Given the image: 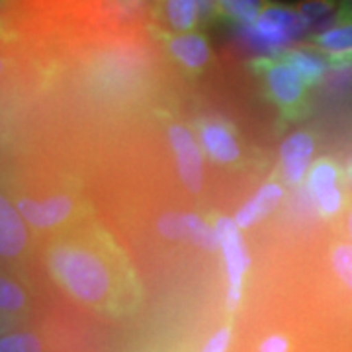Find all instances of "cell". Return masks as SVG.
Here are the masks:
<instances>
[{
  "label": "cell",
  "instance_id": "603a6c76",
  "mask_svg": "<svg viewBox=\"0 0 352 352\" xmlns=\"http://www.w3.org/2000/svg\"><path fill=\"white\" fill-rule=\"evenodd\" d=\"M231 339H233V323L227 321L206 340L200 352H227L231 346Z\"/></svg>",
  "mask_w": 352,
  "mask_h": 352
},
{
  "label": "cell",
  "instance_id": "3957f363",
  "mask_svg": "<svg viewBox=\"0 0 352 352\" xmlns=\"http://www.w3.org/2000/svg\"><path fill=\"white\" fill-rule=\"evenodd\" d=\"M241 41L256 53V57H278L284 51L309 39V30L296 6L268 2L258 18L249 25H239Z\"/></svg>",
  "mask_w": 352,
  "mask_h": 352
},
{
  "label": "cell",
  "instance_id": "9c48e42d",
  "mask_svg": "<svg viewBox=\"0 0 352 352\" xmlns=\"http://www.w3.org/2000/svg\"><path fill=\"white\" fill-rule=\"evenodd\" d=\"M340 166L333 159H317L305 178V188L314 201L317 214L331 219L344 206V194L340 190Z\"/></svg>",
  "mask_w": 352,
  "mask_h": 352
},
{
  "label": "cell",
  "instance_id": "5b68a950",
  "mask_svg": "<svg viewBox=\"0 0 352 352\" xmlns=\"http://www.w3.org/2000/svg\"><path fill=\"white\" fill-rule=\"evenodd\" d=\"M215 227V233L219 237V249L226 264L227 292H226V309L227 314L233 315L239 309L243 294H245V278L251 268V254L241 237L239 226L233 217L214 214L210 215Z\"/></svg>",
  "mask_w": 352,
  "mask_h": 352
},
{
  "label": "cell",
  "instance_id": "d6986e66",
  "mask_svg": "<svg viewBox=\"0 0 352 352\" xmlns=\"http://www.w3.org/2000/svg\"><path fill=\"white\" fill-rule=\"evenodd\" d=\"M0 309L4 319H20L28 311V296L12 276L0 280Z\"/></svg>",
  "mask_w": 352,
  "mask_h": 352
},
{
  "label": "cell",
  "instance_id": "8fae6325",
  "mask_svg": "<svg viewBox=\"0 0 352 352\" xmlns=\"http://www.w3.org/2000/svg\"><path fill=\"white\" fill-rule=\"evenodd\" d=\"M315 153V138L309 131H294L280 145V178L286 186H300L307 178Z\"/></svg>",
  "mask_w": 352,
  "mask_h": 352
},
{
  "label": "cell",
  "instance_id": "52a82bcc",
  "mask_svg": "<svg viewBox=\"0 0 352 352\" xmlns=\"http://www.w3.org/2000/svg\"><path fill=\"white\" fill-rule=\"evenodd\" d=\"M166 138L176 161V170L190 194H198L204 186V151L194 133L182 122L166 120Z\"/></svg>",
  "mask_w": 352,
  "mask_h": 352
},
{
  "label": "cell",
  "instance_id": "484cf974",
  "mask_svg": "<svg viewBox=\"0 0 352 352\" xmlns=\"http://www.w3.org/2000/svg\"><path fill=\"white\" fill-rule=\"evenodd\" d=\"M344 229H346V235H349V239L352 243V201L349 210H346V214H344Z\"/></svg>",
  "mask_w": 352,
  "mask_h": 352
},
{
  "label": "cell",
  "instance_id": "6da1fadb",
  "mask_svg": "<svg viewBox=\"0 0 352 352\" xmlns=\"http://www.w3.org/2000/svg\"><path fill=\"white\" fill-rule=\"evenodd\" d=\"M45 266L69 298L102 317L126 319L143 302L135 266L94 217L51 235Z\"/></svg>",
  "mask_w": 352,
  "mask_h": 352
},
{
  "label": "cell",
  "instance_id": "7a4b0ae2",
  "mask_svg": "<svg viewBox=\"0 0 352 352\" xmlns=\"http://www.w3.org/2000/svg\"><path fill=\"white\" fill-rule=\"evenodd\" d=\"M14 204L25 223L34 231L50 233L92 219V206L76 180H59L53 188H45L41 196L28 192L14 194Z\"/></svg>",
  "mask_w": 352,
  "mask_h": 352
},
{
  "label": "cell",
  "instance_id": "30bf717a",
  "mask_svg": "<svg viewBox=\"0 0 352 352\" xmlns=\"http://www.w3.org/2000/svg\"><path fill=\"white\" fill-rule=\"evenodd\" d=\"M159 233L164 239L184 241L190 245L200 247L206 252H217L219 249V237L215 233L212 219L201 217L200 214H164L157 221Z\"/></svg>",
  "mask_w": 352,
  "mask_h": 352
},
{
  "label": "cell",
  "instance_id": "44dd1931",
  "mask_svg": "<svg viewBox=\"0 0 352 352\" xmlns=\"http://www.w3.org/2000/svg\"><path fill=\"white\" fill-rule=\"evenodd\" d=\"M0 352H43V344L38 335L30 331H16L2 335Z\"/></svg>",
  "mask_w": 352,
  "mask_h": 352
},
{
  "label": "cell",
  "instance_id": "4fadbf2b",
  "mask_svg": "<svg viewBox=\"0 0 352 352\" xmlns=\"http://www.w3.org/2000/svg\"><path fill=\"white\" fill-rule=\"evenodd\" d=\"M284 192H286V184L280 178H276V176L268 178L235 212V215H233L235 223L239 226V229H249V227L261 223L280 206V201L284 198Z\"/></svg>",
  "mask_w": 352,
  "mask_h": 352
},
{
  "label": "cell",
  "instance_id": "ba28073f",
  "mask_svg": "<svg viewBox=\"0 0 352 352\" xmlns=\"http://www.w3.org/2000/svg\"><path fill=\"white\" fill-rule=\"evenodd\" d=\"M196 133L204 155L219 166H241L243 147L237 129L219 118H201L196 122Z\"/></svg>",
  "mask_w": 352,
  "mask_h": 352
},
{
  "label": "cell",
  "instance_id": "ac0fdd59",
  "mask_svg": "<svg viewBox=\"0 0 352 352\" xmlns=\"http://www.w3.org/2000/svg\"><path fill=\"white\" fill-rule=\"evenodd\" d=\"M307 43L314 45L317 51L325 53L327 57L352 53V22L335 25V28H331V30L319 34V36L309 38Z\"/></svg>",
  "mask_w": 352,
  "mask_h": 352
},
{
  "label": "cell",
  "instance_id": "2e32d148",
  "mask_svg": "<svg viewBox=\"0 0 352 352\" xmlns=\"http://www.w3.org/2000/svg\"><path fill=\"white\" fill-rule=\"evenodd\" d=\"M342 0H302L296 8L309 30V38L319 36L339 24Z\"/></svg>",
  "mask_w": 352,
  "mask_h": 352
},
{
  "label": "cell",
  "instance_id": "9a60e30c",
  "mask_svg": "<svg viewBox=\"0 0 352 352\" xmlns=\"http://www.w3.org/2000/svg\"><path fill=\"white\" fill-rule=\"evenodd\" d=\"M278 57L298 73V76L305 82V87L307 88L319 85V82L325 78L329 69H331L327 55L321 53V51H317L314 45H309V43H305V45H296V47H292V50L284 51V53L278 55Z\"/></svg>",
  "mask_w": 352,
  "mask_h": 352
},
{
  "label": "cell",
  "instance_id": "4316f807",
  "mask_svg": "<svg viewBox=\"0 0 352 352\" xmlns=\"http://www.w3.org/2000/svg\"><path fill=\"white\" fill-rule=\"evenodd\" d=\"M346 175H349V180L352 182V163H351V166H349V173H346Z\"/></svg>",
  "mask_w": 352,
  "mask_h": 352
},
{
  "label": "cell",
  "instance_id": "e0dca14e",
  "mask_svg": "<svg viewBox=\"0 0 352 352\" xmlns=\"http://www.w3.org/2000/svg\"><path fill=\"white\" fill-rule=\"evenodd\" d=\"M268 2L270 0H215L219 18L231 22L235 28L252 24Z\"/></svg>",
  "mask_w": 352,
  "mask_h": 352
},
{
  "label": "cell",
  "instance_id": "7402d4cb",
  "mask_svg": "<svg viewBox=\"0 0 352 352\" xmlns=\"http://www.w3.org/2000/svg\"><path fill=\"white\" fill-rule=\"evenodd\" d=\"M254 352H292V339L284 331H270L261 337Z\"/></svg>",
  "mask_w": 352,
  "mask_h": 352
},
{
  "label": "cell",
  "instance_id": "cb8c5ba5",
  "mask_svg": "<svg viewBox=\"0 0 352 352\" xmlns=\"http://www.w3.org/2000/svg\"><path fill=\"white\" fill-rule=\"evenodd\" d=\"M329 63H331V69H344L349 67L352 69V53H344V55H331L327 57Z\"/></svg>",
  "mask_w": 352,
  "mask_h": 352
},
{
  "label": "cell",
  "instance_id": "277c9868",
  "mask_svg": "<svg viewBox=\"0 0 352 352\" xmlns=\"http://www.w3.org/2000/svg\"><path fill=\"white\" fill-rule=\"evenodd\" d=\"M261 80L264 96L278 110L282 120L300 122L309 112L307 87L298 73L280 57H254L249 65Z\"/></svg>",
  "mask_w": 352,
  "mask_h": 352
},
{
  "label": "cell",
  "instance_id": "7c38bea8",
  "mask_svg": "<svg viewBox=\"0 0 352 352\" xmlns=\"http://www.w3.org/2000/svg\"><path fill=\"white\" fill-rule=\"evenodd\" d=\"M155 28L168 34L201 32L198 0H153Z\"/></svg>",
  "mask_w": 352,
  "mask_h": 352
},
{
  "label": "cell",
  "instance_id": "8992f818",
  "mask_svg": "<svg viewBox=\"0 0 352 352\" xmlns=\"http://www.w3.org/2000/svg\"><path fill=\"white\" fill-rule=\"evenodd\" d=\"M149 32L159 41L166 57L180 69V73H184L190 78L204 75L214 61V53L204 32L168 34L153 24L149 25Z\"/></svg>",
  "mask_w": 352,
  "mask_h": 352
},
{
  "label": "cell",
  "instance_id": "ffe728a7",
  "mask_svg": "<svg viewBox=\"0 0 352 352\" xmlns=\"http://www.w3.org/2000/svg\"><path fill=\"white\" fill-rule=\"evenodd\" d=\"M329 261L333 274L342 284V288L352 294V243L340 239L333 241L329 247Z\"/></svg>",
  "mask_w": 352,
  "mask_h": 352
},
{
  "label": "cell",
  "instance_id": "5bb4252c",
  "mask_svg": "<svg viewBox=\"0 0 352 352\" xmlns=\"http://www.w3.org/2000/svg\"><path fill=\"white\" fill-rule=\"evenodd\" d=\"M28 245L25 219L6 194L0 198V252L4 261L16 258Z\"/></svg>",
  "mask_w": 352,
  "mask_h": 352
},
{
  "label": "cell",
  "instance_id": "d4e9b609",
  "mask_svg": "<svg viewBox=\"0 0 352 352\" xmlns=\"http://www.w3.org/2000/svg\"><path fill=\"white\" fill-rule=\"evenodd\" d=\"M349 22H352V0H342V6H340L339 14V24H349Z\"/></svg>",
  "mask_w": 352,
  "mask_h": 352
}]
</instances>
